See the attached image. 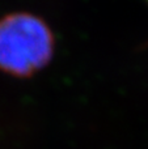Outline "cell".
I'll return each mask as SVG.
<instances>
[{"mask_svg":"<svg viewBox=\"0 0 148 149\" xmlns=\"http://www.w3.org/2000/svg\"><path fill=\"white\" fill-rule=\"evenodd\" d=\"M54 34L42 18L17 12L0 18V71L30 77L52 59Z\"/></svg>","mask_w":148,"mask_h":149,"instance_id":"cell-1","label":"cell"}]
</instances>
